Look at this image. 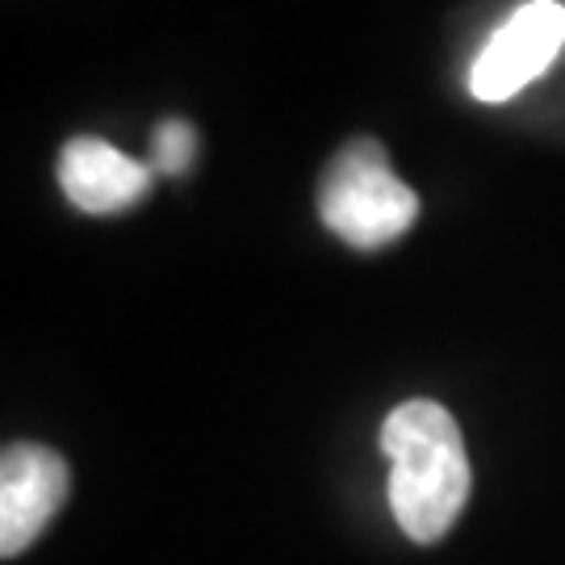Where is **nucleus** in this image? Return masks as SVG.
<instances>
[{
  "label": "nucleus",
  "mask_w": 565,
  "mask_h": 565,
  "mask_svg": "<svg viewBox=\"0 0 565 565\" xmlns=\"http://www.w3.org/2000/svg\"><path fill=\"white\" fill-rule=\"evenodd\" d=\"M565 42V4L562 0H527L494 30L473 63L469 88L478 102H511L520 88L536 81L557 60Z\"/></svg>",
  "instance_id": "7ed1b4c3"
},
{
  "label": "nucleus",
  "mask_w": 565,
  "mask_h": 565,
  "mask_svg": "<svg viewBox=\"0 0 565 565\" xmlns=\"http://www.w3.org/2000/svg\"><path fill=\"white\" fill-rule=\"evenodd\" d=\"M67 461L55 448L18 440L0 452V553L18 557L67 499Z\"/></svg>",
  "instance_id": "20e7f679"
},
{
  "label": "nucleus",
  "mask_w": 565,
  "mask_h": 565,
  "mask_svg": "<svg viewBox=\"0 0 565 565\" xmlns=\"http://www.w3.org/2000/svg\"><path fill=\"white\" fill-rule=\"evenodd\" d=\"M315 205L327 231L356 252H377L419 218V193L394 177L385 147L373 139L343 142L319 177Z\"/></svg>",
  "instance_id": "f03ea898"
},
{
  "label": "nucleus",
  "mask_w": 565,
  "mask_h": 565,
  "mask_svg": "<svg viewBox=\"0 0 565 565\" xmlns=\"http://www.w3.org/2000/svg\"><path fill=\"white\" fill-rule=\"evenodd\" d=\"M193 151H198V135L184 118H168L156 126V135H151V168L156 172L181 177L193 168Z\"/></svg>",
  "instance_id": "423d86ee"
},
{
  "label": "nucleus",
  "mask_w": 565,
  "mask_h": 565,
  "mask_svg": "<svg viewBox=\"0 0 565 565\" xmlns=\"http://www.w3.org/2000/svg\"><path fill=\"white\" fill-rule=\"evenodd\" d=\"M390 461V511L415 545H431L452 532L469 499V457L457 419L431 398L394 406L382 424Z\"/></svg>",
  "instance_id": "f257e3e1"
},
{
  "label": "nucleus",
  "mask_w": 565,
  "mask_h": 565,
  "mask_svg": "<svg viewBox=\"0 0 565 565\" xmlns=\"http://www.w3.org/2000/svg\"><path fill=\"white\" fill-rule=\"evenodd\" d=\"M151 163L130 160L105 139L81 135L60 151V184L67 202L84 214H121L151 189Z\"/></svg>",
  "instance_id": "39448f33"
}]
</instances>
